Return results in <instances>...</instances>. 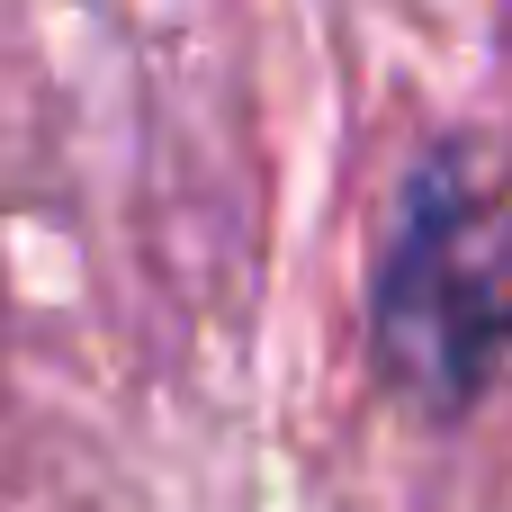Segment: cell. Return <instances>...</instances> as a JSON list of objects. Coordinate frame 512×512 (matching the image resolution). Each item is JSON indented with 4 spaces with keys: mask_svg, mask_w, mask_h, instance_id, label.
Listing matches in <instances>:
<instances>
[{
    "mask_svg": "<svg viewBox=\"0 0 512 512\" xmlns=\"http://www.w3.org/2000/svg\"><path fill=\"white\" fill-rule=\"evenodd\" d=\"M369 351L423 414H468L512 369V135H441L378 243Z\"/></svg>",
    "mask_w": 512,
    "mask_h": 512,
    "instance_id": "cell-1",
    "label": "cell"
}]
</instances>
